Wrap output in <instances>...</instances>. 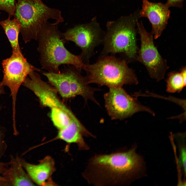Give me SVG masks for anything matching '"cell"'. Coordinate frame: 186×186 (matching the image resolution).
I'll return each mask as SVG.
<instances>
[{"label": "cell", "mask_w": 186, "mask_h": 186, "mask_svg": "<svg viewBox=\"0 0 186 186\" xmlns=\"http://www.w3.org/2000/svg\"><path fill=\"white\" fill-rule=\"evenodd\" d=\"M141 164L133 148L126 152L95 155L89 160L82 174L89 184L95 185L126 184Z\"/></svg>", "instance_id": "1"}, {"label": "cell", "mask_w": 186, "mask_h": 186, "mask_svg": "<svg viewBox=\"0 0 186 186\" xmlns=\"http://www.w3.org/2000/svg\"><path fill=\"white\" fill-rule=\"evenodd\" d=\"M59 23L57 21L53 23L47 21L38 34L37 50L40 55L41 69L48 72L59 73V66L67 65L84 69L85 64L80 55H74L65 47L67 41L59 29Z\"/></svg>", "instance_id": "2"}, {"label": "cell", "mask_w": 186, "mask_h": 186, "mask_svg": "<svg viewBox=\"0 0 186 186\" xmlns=\"http://www.w3.org/2000/svg\"><path fill=\"white\" fill-rule=\"evenodd\" d=\"M139 11L138 9L128 16L107 22L103 36V47L100 56L119 54L128 63L136 60L138 48L136 27L140 18Z\"/></svg>", "instance_id": "3"}, {"label": "cell", "mask_w": 186, "mask_h": 186, "mask_svg": "<svg viewBox=\"0 0 186 186\" xmlns=\"http://www.w3.org/2000/svg\"><path fill=\"white\" fill-rule=\"evenodd\" d=\"M128 63L124 58L113 55L99 56L94 63L85 64V77L89 84L95 83L109 88L137 85L138 81L136 75Z\"/></svg>", "instance_id": "4"}, {"label": "cell", "mask_w": 186, "mask_h": 186, "mask_svg": "<svg viewBox=\"0 0 186 186\" xmlns=\"http://www.w3.org/2000/svg\"><path fill=\"white\" fill-rule=\"evenodd\" d=\"M17 0L14 16L20 23V32L25 43L37 40L40 30L48 20L59 23L64 21L60 10L48 6L42 1Z\"/></svg>", "instance_id": "5"}, {"label": "cell", "mask_w": 186, "mask_h": 186, "mask_svg": "<svg viewBox=\"0 0 186 186\" xmlns=\"http://www.w3.org/2000/svg\"><path fill=\"white\" fill-rule=\"evenodd\" d=\"M136 26L141 41L136 60L145 66L151 78L159 81L164 79L169 68L166 60L160 55L154 45L152 32L146 30L142 21L139 22L138 20Z\"/></svg>", "instance_id": "6"}, {"label": "cell", "mask_w": 186, "mask_h": 186, "mask_svg": "<svg viewBox=\"0 0 186 186\" xmlns=\"http://www.w3.org/2000/svg\"><path fill=\"white\" fill-rule=\"evenodd\" d=\"M104 34L95 17L89 22L77 25L63 34L67 41L73 42L81 50L80 55L85 64L89 63L96 48L103 43Z\"/></svg>", "instance_id": "7"}, {"label": "cell", "mask_w": 186, "mask_h": 186, "mask_svg": "<svg viewBox=\"0 0 186 186\" xmlns=\"http://www.w3.org/2000/svg\"><path fill=\"white\" fill-rule=\"evenodd\" d=\"M2 65L3 76L0 83L10 90L12 100V118L14 119L17 97L20 86L30 73L41 70L29 63L22 53H12L10 57L3 61Z\"/></svg>", "instance_id": "8"}, {"label": "cell", "mask_w": 186, "mask_h": 186, "mask_svg": "<svg viewBox=\"0 0 186 186\" xmlns=\"http://www.w3.org/2000/svg\"><path fill=\"white\" fill-rule=\"evenodd\" d=\"M109 88L104 98L105 108L112 119H123L140 112L154 115L150 109L141 105L136 97L129 95L122 87Z\"/></svg>", "instance_id": "9"}, {"label": "cell", "mask_w": 186, "mask_h": 186, "mask_svg": "<svg viewBox=\"0 0 186 186\" xmlns=\"http://www.w3.org/2000/svg\"><path fill=\"white\" fill-rule=\"evenodd\" d=\"M36 72L30 73L22 84L34 92L42 106L51 108H59L66 112L72 119H75L76 117L73 113L59 99L55 89L43 81Z\"/></svg>", "instance_id": "10"}, {"label": "cell", "mask_w": 186, "mask_h": 186, "mask_svg": "<svg viewBox=\"0 0 186 186\" xmlns=\"http://www.w3.org/2000/svg\"><path fill=\"white\" fill-rule=\"evenodd\" d=\"M142 8L139 11L140 18L146 17L152 26V33L154 39L161 35L170 17L169 7L166 3H154L142 0Z\"/></svg>", "instance_id": "11"}, {"label": "cell", "mask_w": 186, "mask_h": 186, "mask_svg": "<svg viewBox=\"0 0 186 186\" xmlns=\"http://www.w3.org/2000/svg\"><path fill=\"white\" fill-rule=\"evenodd\" d=\"M19 159L23 168L34 183L41 186L56 185L51 178L56 171L55 162L51 157L46 156L37 165L30 164L20 158Z\"/></svg>", "instance_id": "12"}, {"label": "cell", "mask_w": 186, "mask_h": 186, "mask_svg": "<svg viewBox=\"0 0 186 186\" xmlns=\"http://www.w3.org/2000/svg\"><path fill=\"white\" fill-rule=\"evenodd\" d=\"M67 65L64 68L68 76L71 97L80 95L85 102L90 100L99 105L94 96L95 92L99 90V89L89 86L86 77L81 74V70L72 65Z\"/></svg>", "instance_id": "13"}, {"label": "cell", "mask_w": 186, "mask_h": 186, "mask_svg": "<svg viewBox=\"0 0 186 186\" xmlns=\"http://www.w3.org/2000/svg\"><path fill=\"white\" fill-rule=\"evenodd\" d=\"M83 136L94 138L96 137L81 123H78L72 121L66 128L59 130L57 135L55 137L41 145H43L57 140H60L68 144L74 143L76 144L79 150H88L90 149L89 147L85 142Z\"/></svg>", "instance_id": "14"}, {"label": "cell", "mask_w": 186, "mask_h": 186, "mask_svg": "<svg viewBox=\"0 0 186 186\" xmlns=\"http://www.w3.org/2000/svg\"><path fill=\"white\" fill-rule=\"evenodd\" d=\"M9 167L4 174L6 185L34 186L35 185L23 169L17 155L10 157Z\"/></svg>", "instance_id": "15"}, {"label": "cell", "mask_w": 186, "mask_h": 186, "mask_svg": "<svg viewBox=\"0 0 186 186\" xmlns=\"http://www.w3.org/2000/svg\"><path fill=\"white\" fill-rule=\"evenodd\" d=\"M42 74L62 98H71L68 76L64 68L59 73L43 72Z\"/></svg>", "instance_id": "16"}, {"label": "cell", "mask_w": 186, "mask_h": 186, "mask_svg": "<svg viewBox=\"0 0 186 186\" xmlns=\"http://www.w3.org/2000/svg\"><path fill=\"white\" fill-rule=\"evenodd\" d=\"M8 18L0 21V25L4 30L10 42L12 50V53H21L19 42V35L20 32V25L16 18L12 20Z\"/></svg>", "instance_id": "17"}, {"label": "cell", "mask_w": 186, "mask_h": 186, "mask_svg": "<svg viewBox=\"0 0 186 186\" xmlns=\"http://www.w3.org/2000/svg\"><path fill=\"white\" fill-rule=\"evenodd\" d=\"M51 109L50 117L54 125L59 130L66 128L73 121L69 115L61 109L57 107Z\"/></svg>", "instance_id": "18"}, {"label": "cell", "mask_w": 186, "mask_h": 186, "mask_svg": "<svg viewBox=\"0 0 186 186\" xmlns=\"http://www.w3.org/2000/svg\"><path fill=\"white\" fill-rule=\"evenodd\" d=\"M186 86L185 81L181 72H170L166 80V91L170 93L180 92Z\"/></svg>", "instance_id": "19"}, {"label": "cell", "mask_w": 186, "mask_h": 186, "mask_svg": "<svg viewBox=\"0 0 186 186\" xmlns=\"http://www.w3.org/2000/svg\"><path fill=\"white\" fill-rule=\"evenodd\" d=\"M15 0H0V11H4L11 18L14 16L16 9Z\"/></svg>", "instance_id": "20"}, {"label": "cell", "mask_w": 186, "mask_h": 186, "mask_svg": "<svg viewBox=\"0 0 186 186\" xmlns=\"http://www.w3.org/2000/svg\"><path fill=\"white\" fill-rule=\"evenodd\" d=\"M10 162H0V185H5L6 181L4 174L9 167Z\"/></svg>", "instance_id": "21"}, {"label": "cell", "mask_w": 186, "mask_h": 186, "mask_svg": "<svg viewBox=\"0 0 186 186\" xmlns=\"http://www.w3.org/2000/svg\"><path fill=\"white\" fill-rule=\"evenodd\" d=\"M179 164L183 168L185 173L186 172V151L185 148L182 147L179 159Z\"/></svg>", "instance_id": "22"}, {"label": "cell", "mask_w": 186, "mask_h": 186, "mask_svg": "<svg viewBox=\"0 0 186 186\" xmlns=\"http://www.w3.org/2000/svg\"><path fill=\"white\" fill-rule=\"evenodd\" d=\"M184 0H167L166 3L169 7H173L181 8Z\"/></svg>", "instance_id": "23"}, {"label": "cell", "mask_w": 186, "mask_h": 186, "mask_svg": "<svg viewBox=\"0 0 186 186\" xmlns=\"http://www.w3.org/2000/svg\"><path fill=\"white\" fill-rule=\"evenodd\" d=\"M7 145L4 140V137L0 131V158L5 153Z\"/></svg>", "instance_id": "24"}, {"label": "cell", "mask_w": 186, "mask_h": 186, "mask_svg": "<svg viewBox=\"0 0 186 186\" xmlns=\"http://www.w3.org/2000/svg\"><path fill=\"white\" fill-rule=\"evenodd\" d=\"M3 87V86L1 85L0 83V95L4 93V91Z\"/></svg>", "instance_id": "25"}, {"label": "cell", "mask_w": 186, "mask_h": 186, "mask_svg": "<svg viewBox=\"0 0 186 186\" xmlns=\"http://www.w3.org/2000/svg\"><path fill=\"white\" fill-rule=\"evenodd\" d=\"M38 0L40 1H42V0Z\"/></svg>", "instance_id": "26"}]
</instances>
